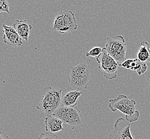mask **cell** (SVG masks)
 <instances>
[{"label": "cell", "instance_id": "1", "mask_svg": "<svg viewBox=\"0 0 150 139\" xmlns=\"http://www.w3.org/2000/svg\"><path fill=\"white\" fill-rule=\"evenodd\" d=\"M136 102L130 100L127 96L120 94L115 99L109 101L108 107L113 112L119 111L125 116V119L129 123L137 121L139 117V112L136 109Z\"/></svg>", "mask_w": 150, "mask_h": 139}, {"label": "cell", "instance_id": "2", "mask_svg": "<svg viewBox=\"0 0 150 139\" xmlns=\"http://www.w3.org/2000/svg\"><path fill=\"white\" fill-rule=\"evenodd\" d=\"M62 90L60 88L47 87L44 88L42 97L36 106L37 109L46 116L52 115L60 107Z\"/></svg>", "mask_w": 150, "mask_h": 139}, {"label": "cell", "instance_id": "3", "mask_svg": "<svg viewBox=\"0 0 150 139\" xmlns=\"http://www.w3.org/2000/svg\"><path fill=\"white\" fill-rule=\"evenodd\" d=\"M91 79L90 68L85 62H81L71 68L68 81L75 90L83 91L89 85Z\"/></svg>", "mask_w": 150, "mask_h": 139}, {"label": "cell", "instance_id": "4", "mask_svg": "<svg viewBox=\"0 0 150 139\" xmlns=\"http://www.w3.org/2000/svg\"><path fill=\"white\" fill-rule=\"evenodd\" d=\"M104 48L109 55L115 59L119 66L120 67L126 60L127 47L125 39L122 35L107 37V44Z\"/></svg>", "mask_w": 150, "mask_h": 139}, {"label": "cell", "instance_id": "5", "mask_svg": "<svg viewBox=\"0 0 150 139\" xmlns=\"http://www.w3.org/2000/svg\"><path fill=\"white\" fill-rule=\"evenodd\" d=\"M52 115L61 119L64 124L68 125L72 130L83 124L82 116L77 107L60 106Z\"/></svg>", "mask_w": 150, "mask_h": 139}, {"label": "cell", "instance_id": "6", "mask_svg": "<svg viewBox=\"0 0 150 139\" xmlns=\"http://www.w3.org/2000/svg\"><path fill=\"white\" fill-rule=\"evenodd\" d=\"M96 60L99 64L98 69L102 70L103 75L105 78L112 80L117 77L119 65L107 52L105 48H103L102 52L96 58Z\"/></svg>", "mask_w": 150, "mask_h": 139}, {"label": "cell", "instance_id": "7", "mask_svg": "<svg viewBox=\"0 0 150 139\" xmlns=\"http://www.w3.org/2000/svg\"><path fill=\"white\" fill-rule=\"evenodd\" d=\"M130 123L124 118H119L114 124V130L109 139H134L130 130Z\"/></svg>", "mask_w": 150, "mask_h": 139}, {"label": "cell", "instance_id": "8", "mask_svg": "<svg viewBox=\"0 0 150 139\" xmlns=\"http://www.w3.org/2000/svg\"><path fill=\"white\" fill-rule=\"evenodd\" d=\"M2 27L4 44L15 47L21 46L23 45V39L18 34L13 27L8 26L5 24H3Z\"/></svg>", "mask_w": 150, "mask_h": 139}, {"label": "cell", "instance_id": "9", "mask_svg": "<svg viewBox=\"0 0 150 139\" xmlns=\"http://www.w3.org/2000/svg\"><path fill=\"white\" fill-rule=\"evenodd\" d=\"M120 67L136 71L139 75H145L147 70V64L142 63L137 58L127 59L121 64Z\"/></svg>", "mask_w": 150, "mask_h": 139}, {"label": "cell", "instance_id": "10", "mask_svg": "<svg viewBox=\"0 0 150 139\" xmlns=\"http://www.w3.org/2000/svg\"><path fill=\"white\" fill-rule=\"evenodd\" d=\"M64 123L61 119L53 115L47 116L45 119V130L46 132L54 133L64 130Z\"/></svg>", "mask_w": 150, "mask_h": 139}, {"label": "cell", "instance_id": "11", "mask_svg": "<svg viewBox=\"0 0 150 139\" xmlns=\"http://www.w3.org/2000/svg\"><path fill=\"white\" fill-rule=\"evenodd\" d=\"M83 91L72 90L64 94L62 97L60 106L66 107H76L79 97L83 94Z\"/></svg>", "mask_w": 150, "mask_h": 139}, {"label": "cell", "instance_id": "12", "mask_svg": "<svg viewBox=\"0 0 150 139\" xmlns=\"http://www.w3.org/2000/svg\"><path fill=\"white\" fill-rule=\"evenodd\" d=\"M13 27L21 38L26 41H28L29 33L32 29V26L26 19L16 20Z\"/></svg>", "mask_w": 150, "mask_h": 139}, {"label": "cell", "instance_id": "13", "mask_svg": "<svg viewBox=\"0 0 150 139\" xmlns=\"http://www.w3.org/2000/svg\"><path fill=\"white\" fill-rule=\"evenodd\" d=\"M64 23L67 33L75 31L77 29L78 25L77 24L75 14L71 11H62Z\"/></svg>", "mask_w": 150, "mask_h": 139}, {"label": "cell", "instance_id": "14", "mask_svg": "<svg viewBox=\"0 0 150 139\" xmlns=\"http://www.w3.org/2000/svg\"><path fill=\"white\" fill-rule=\"evenodd\" d=\"M137 58L145 64L150 63V44L146 41L141 43V46L137 52Z\"/></svg>", "mask_w": 150, "mask_h": 139}, {"label": "cell", "instance_id": "15", "mask_svg": "<svg viewBox=\"0 0 150 139\" xmlns=\"http://www.w3.org/2000/svg\"><path fill=\"white\" fill-rule=\"evenodd\" d=\"M102 51H103V48H102L100 47H95L90 50L88 52H87L86 54V56L87 57H92L97 58L100 55Z\"/></svg>", "mask_w": 150, "mask_h": 139}, {"label": "cell", "instance_id": "16", "mask_svg": "<svg viewBox=\"0 0 150 139\" xmlns=\"http://www.w3.org/2000/svg\"><path fill=\"white\" fill-rule=\"evenodd\" d=\"M9 2L7 0H0V12H6L10 14Z\"/></svg>", "mask_w": 150, "mask_h": 139}, {"label": "cell", "instance_id": "17", "mask_svg": "<svg viewBox=\"0 0 150 139\" xmlns=\"http://www.w3.org/2000/svg\"><path fill=\"white\" fill-rule=\"evenodd\" d=\"M38 139H59V138L54 133L46 132L40 134Z\"/></svg>", "mask_w": 150, "mask_h": 139}, {"label": "cell", "instance_id": "18", "mask_svg": "<svg viewBox=\"0 0 150 139\" xmlns=\"http://www.w3.org/2000/svg\"><path fill=\"white\" fill-rule=\"evenodd\" d=\"M145 76L147 79L149 84L150 85V63L147 64V70L146 73H145Z\"/></svg>", "mask_w": 150, "mask_h": 139}, {"label": "cell", "instance_id": "19", "mask_svg": "<svg viewBox=\"0 0 150 139\" xmlns=\"http://www.w3.org/2000/svg\"><path fill=\"white\" fill-rule=\"evenodd\" d=\"M0 139H10L5 132L1 131L0 132Z\"/></svg>", "mask_w": 150, "mask_h": 139}]
</instances>
